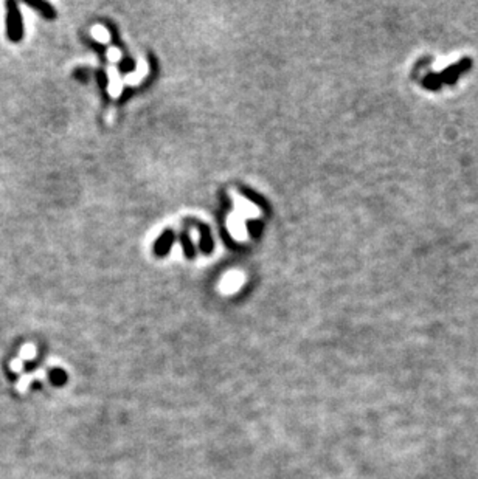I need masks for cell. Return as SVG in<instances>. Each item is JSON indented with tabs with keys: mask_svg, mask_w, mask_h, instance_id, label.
<instances>
[{
	"mask_svg": "<svg viewBox=\"0 0 478 479\" xmlns=\"http://www.w3.org/2000/svg\"><path fill=\"white\" fill-rule=\"evenodd\" d=\"M171 244H172V233L168 231V233H165V234L157 241V244H155V251H157L158 254H165V253H168Z\"/></svg>",
	"mask_w": 478,
	"mask_h": 479,
	"instance_id": "obj_1",
	"label": "cell"
},
{
	"mask_svg": "<svg viewBox=\"0 0 478 479\" xmlns=\"http://www.w3.org/2000/svg\"><path fill=\"white\" fill-rule=\"evenodd\" d=\"M204 231L202 234V239H201V247L205 253H210L211 251V237H210V233H208V228L207 227H202L201 228Z\"/></svg>",
	"mask_w": 478,
	"mask_h": 479,
	"instance_id": "obj_2",
	"label": "cell"
}]
</instances>
